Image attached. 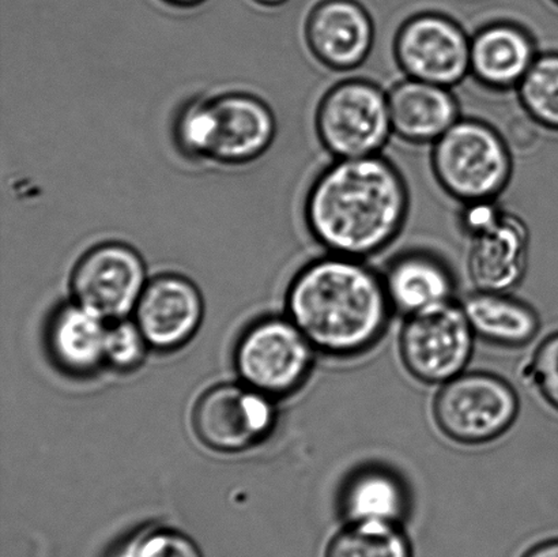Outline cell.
<instances>
[{
    "label": "cell",
    "instance_id": "cell-1",
    "mask_svg": "<svg viewBox=\"0 0 558 557\" xmlns=\"http://www.w3.org/2000/svg\"><path fill=\"white\" fill-rule=\"evenodd\" d=\"M403 174L380 155L342 158L323 169L305 199V222L328 253L369 258L396 242L407 223Z\"/></svg>",
    "mask_w": 558,
    "mask_h": 557
},
{
    "label": "cell",
    "instance_id": "cell-2",
    "mask_svg": "<svg viewBox=\"0 0 558 557\" xmlns=\"http://www.w3.org/2000/svg\"><path fill=\"white\" fill-rule=\"evenodd\" d=\"M287 304L289 318L315 351L336 359L371 351L393 311L381 276L363 261L333 254L294 277Z\"/></svg>",
    "mask_w": 558,
    "mask_h": 557
},
{
    "label": "cell",
    "instance_id": "cell-3",
    "mask_svg": "<svg viewBox=\"0 0 558 557\" xmlns=\"http://www.w3.org/2000/svg\"><path fill=\"white\" fill-rule=\"evenodd\" d=\"M430 167L440 187L463 205L496 201L511 182L505 136L478 119H459L434 144Z\"/></svg>",
    "mask_w": 558,
    "mask_h": 557
},
{
    "label": "cell",
    "instance_id": "cell-4",
    "mask_svg": "<svg viewBox=\"0 0 558 557\" xmlns=\"http://www.w3.org/2000/svg\"><path fill=\"white\" fill-rule=\"evenodd\" d=\"M315 125L336 160L380 155L392 135L388 92L368 80L338 82L322 97Z\"/></svg>",
    "mask_w": 558,
    "mask_h": 557
},
{
    "label": "cell",
    "instance_id": "cell-5",
    "mask_svg": "<svg viewBox=\"0 0 558 557\" xmlns=\"http://www.w3.org/2000/svg\"><path fill=\"white\" fill-rule=\"evenodd\" d=\"M521 411L515 389L489 373H466L440 387L434 402L437 428L464 446L490 444L510 431Z\"/></svg>",
    "mask_w": 558,
    "mask_h": 557
},
{
    "label": "cell",
    "instance_id": "cell-6",
    "mask_svg": "<svg viewBox=\"0 0 558 557\" xmlns=\"http://www.w3.org/2000/svg\"><path fill=\"white\" fill-rule=\"evenodd\" d=\"M462 231L469 238L468 275L477 291L508 293L526 276L530 231L526 222L496 201L463 205Z\"/></svg>",
    "mask_w": 558,
    "mask_h": 557
},
{
    "label": "cell",
    "instance_id": "cell-7",
    "mask_svg": "<svg viewBox=\"0 0 558 557\" xmlns=\"http://www.w3.org/2000/svg\"><path fill=\"white\" fill-rule=\"evenodd\" d=\"M475 338L462 304L450 302L407 316L399 354L414 379L442 386L466 371Z\"/></svg>",
    "mask_w": 558,
    "mask_h": 557
},
{
    "label": "cell",
    "instance_id": "cell-8",
    "mask_svg": "<svg viewBox=\"0 0 558 557\" xmlns=\"http://www.w3.org/2000/svg\"><path fill=\"white\" fill-rule=\"evenodd\" d=\"M315 348L289 318H266L251 326L234 353L243 384L271 398L300 389L314 367Z\"/></svg>",
    "mask_w": 558,
    "mask_h": 557
},
{
    "label": "cell",
    "instance_id": "cell-9",
    "mask_svg": "<svg viewBox=\"0 0 558 557\" xmlns=\"http://www.w3.org/2000/svg\"><path fill=\"white\" fill-rule=\"evenodd\" d=\"M470 41L456 20L425 11L399 26L393 58L407 78L452 89L470 75Z\"/></svg>",
    "mask_w": 558,
    "mask_h": 557
},
{
    "label": "cell",
    "instance_id": "cell-10",
    "mask_svg": "<svg viewBox=\"0 0 558 557\" xmlns=\"http://www.w3.org/2000/svg\"><path fill=\"white\" fill-rule=\"evenodd\" d=\"M146 286V266L138 251L119 242L87 251L71 276L74 302L107 322L134 314Z\"/></svg>",
    "mask_w": 558,
    "mask_h": 557
},
{
    "label": "cell",
    "instance_id": "cell-11",
    "mask_svg": "<svg viewBox=\"0 0 558 557\" xmlns=\"http://www.w3.org/2000/svg\"><path fill=\"white\" fill-rule=\"evenodd\" d=\"M277 412L272 398L247 385H220L202 396L194 427L210 449L239 452L270 435Z\"/></svg>",
    "mask_w": 558,
    "mask_h": 557
},
{
    "label": "cell",
    "instance_id": "cell-12",
    "mask_svg": "<svg viewBox=\"0 0 558 557\" xmlns=\"http://www.w3.org/2000/svg\"><path fill=\"white\" fill-rule=\"evenodd\" d=\"M305 41L325 68L348 73L361 68L375 44V24L359 0H320L305 22Z\"/></svg>",
    "mask_w": 558,
    "mask_h": 557
},
{
    "label": "cell",
    "instance_id": "cell-13",
    "mask_svg": "<svg viewBox=\"0 0 558 557\" xmlns=\"http://www.w3.org/2000/svg\"><path fill=\"white\" fill-rule=\"evenodd\" d=\"M204 310V299L193 281L179 275H162L147 282L134 320L150 348L173 351L198 331Z\"/></svg>",
    "mask_w": 558,
    "mask_h": 557
},
{
    "label": "cell",
    "instance_id": "cell-14",
    "mask_svg": "<svg viewBox=\"0 0 558 557\" xmlns=\"http://www.w3.org/2000/svg\"><path fill=\"white\" fill-rule=\"evenodd\" d=\"M216 114L215 145L210 161L244 166L264 156L275 142L277 120L271 108L248 93L213 97Z\"/></svg>",
    "mask_w": 558,
    "mask_h": 557
},
{
    "label": "cell",
    "instance_id": "cell-15",
    "mask_svg": "<svg viewBox=\"0 0 558 557\" xmlns=\"http://www.w3.org/2000/svg\"><path fill=\"white\" fill-rule=\"evenodd\" d=\"M538 55L532 33L522 25L490 22L470 41V75L490 90L518 89Z\"/></svg>",
    "mask_w": 558,
    "mask_h": 557
},
{
    "label": "cell",
    "instance_id": "cell-16",
    "mask_svg": "<svg viewBox=\"0 0 558 557\" xmlns=\"http://www.w3.org/2000/svg\"><path fill=\"white\" fill-rule=\"evenodd\" d=\"M392 134L413 145H434L461 117L450 87L407 78L388 92Z\"/></svg>",
    "mask_w": 558,
    "mask_h": 557
},
{
    "label": "cell",
    "instance_id": "cell-17",
    "mask_svg": "<svg viewBox=\"0 0 558 557\" xmlns=\"http://www.w3.org/2000/svg\"><path fill=\"white\" fill-rule=\"evenodd\" d=\"M381 277L392 310L404 316L453 302L452 271L434 254L410 251L398 255Z\"/></svg>",
    "mask_w": 558,
    "mask_h": 557
},
{
    "label": "cell",
    "instance_id": "cell-18",
    "mask_svg": "<svg viewBox=\"0 0 558 557\" xmlns=\"http://www.w3.org/2000/svg\"><path fill=\"white\" fill-rule=\"evenodd\" d=\"M339 510L348 523L380 522L401 525L410 511L407 484L391 469L368 465L343 483Z\"/></svg>",
    "mask_w": 558,
    "mask_h": 557
},
{
    "label": "cell",
    "instance_id": "cell-19",
    "mask_svg": "<svg viewBox=\"0 0 558 557\" xmlns=\"http://www.w3.org/2000/svg\"><path fill=\"white\" fill-rule=\"evenodd\" d=\"M108 322L78 303L60 307L48 326L54 363L70 374L87 375L106 363Z\"/></svg>",
    "mask_w": 558,
    "mask_h": 557
},
{
    "label": "cell",
    "instance_id": "cell-20",
    "mask_svg": "<svg viewBox=\"0 0 558 557\" xmlns=\"http://www.w3.org/2000/svg\"><path fill=\"white\" fill-rule=\"evenodd\" d=\"M475 337L502 348H523L538 336L541 320L532 305L508 293L477 291L462 303Z\"/></svg>",
    "mask_w": 558,
    "mask_h": 557
},
{
    "label": "cell",
    "instance_id": "cell-21",
    "mask_svg": "<svg viewBox=\"0 0 558 557\" xmlns=\"http://www.w3.org/2000/svg\"><path fill=\"white\" fill-rule=\"evenodd\" d=\"M326 557H412V547L401 525L352 522L331 540Z\"/></svg>",
    "mask_w": 558,
    "mask_h": 557
},
{
    "label": "cell",
    "instance_id": "cell-22",
    "mask_svg": "<svg viewBox=\"0 0 558 557\" xmlns=\"http://www.w3.org/2000/svg\"><path fill=\"white\" fill-rule=\"evenodd\" d=\"M517 90L535 124L558 131V52L539 53Z\"/></svg>",
    "mask_w": 558,
    "mask_h": 557
},
{
    "label": "cell",
    "instance_id": "cell-23",
    "mask_svg": "<svg viewBox=\"0 0 558 557\" xmlns=\"http://www.w3.org/2000/svg\"><path fill=\"white\" fill-rule=\"evenodd\" d=\"M173 142L191 161H210L216 135L213 98H193L183 104L173 120Z\"/></svg>",
    "mask_w": 558,
    "mask_h": 557
},
{
    "label": "cell",
    "instance_id": "cell-24",
    "mask_svg": "<svg viewBox=\"0 0 558 557\" xmlns=\"http://www.w3.org/2000/svg\"><path fill=\"white\" fill-rule=\"evenodd\" d=\"M144 332L129 318L109 322L106 340V363L119 371L140 367L149 349Z\"/></svg>",
    "mask_w": 558,
    "mask_h": 557
},
{
    "label": "cell",
    "instance_id": "cell-25",
    "mask_svg": "<svg viewBox=\"0 0 558 557\" xmlns=\"http://www.w3.org/2000/svg\"><path fill=\"white\" fill-rule=\"evenodd\" d=\"M526 374L539 396L558 411V331L535 349Z\"/></svg>",
    "mask_w": 558,
    "mask_h": 557
},
{
    "label": "cell",
    "instance_id": "cell-26",
    "mask_svg": "<svg viewBox=\"0 0 558 557\" xmlns=\"http://www.w3.org/2000/svg\"><path fill=\"white\" fill-rule=\"evenodd\" d=\"M129 557H204L198 545L172 529H155L136 538Z\"/></svg>",
    "mask_w": 558,
    "mask_h": 557
},
{
    "label": "cell",
    "instance_id": "cell-27",
    "mask_svg": "<svg viewBox=\"0 0 558 557\" xmlns=\"http://www.w3.org/2000/svg\"><path fill=\"white\" fill-rule=\"evenodd\" d=\"M523 557H558V540L539 544Z\"/></svg>",
    "mask_w": 558,
    "mask_h": 557
},
{
    "label": "cell",
    "instance_id": "cell-28",
    "mask_svg": "<svg viewBox=\"0 0 558 557\" xmlns=\"http://www.w3.org/2000/svg\"><path fill=\"white\" fill-rule=\"evenodd\" d=\"M163 2L174 5V8L190 9L204 3L205 0H163Z\"/></svg>",
    "mask_w": 558,
    "mask_h": 557
},
{
    "label": "cell",
    "instance_id": "cell-29",
    "mask_svg": "<svg viewBox=\"0 0 558 557\" xmlns=\"http://www.w3.org/2000/svg\"><path fill=\"white\" fill-rule=\"evenodd\" d=\"M254 2L266 5V8H277V5L288 2V0H254Z\"/></svg>",
    "mask_w": 558,
    "mask_h": 557
},
{
    "label": "cell",
    "instance_id": "cell-30",
    "mask_svg": "<svg viewBox=\"0 0 558 557\" xmlns=\"http://www.w3.org/2000/svg\"><path fill=\"white\" fill-rule=\"evenodd\" d=\"M551 3H554L555 5H557L558 8V0H550Z\"/></svg>",
    "mask_w": 558,
    "mask_h": 557
}]
</instances>
